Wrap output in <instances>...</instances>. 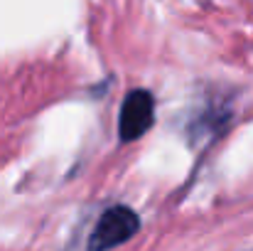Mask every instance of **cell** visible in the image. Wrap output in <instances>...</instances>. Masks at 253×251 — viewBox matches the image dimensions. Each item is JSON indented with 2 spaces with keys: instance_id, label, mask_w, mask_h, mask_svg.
Returning <instances> with one entry per match:
<instances>
[{
  "instance_id": "obj_1",
  "label": "cell",
  "mask_w": 253,
  "mask_h": 251,
  "mask_svg": "<svg viewBox=\"0 0 253 251\" xmlns=\"http://www.w3.org/2000/svg\"><path fill=\"white\" fill-rule=\"evenodd\" d=\"M140 229V217L133 207L128 204H111L101 212V217L96 219L86 251H113L121 244L130 242Z\"/></svg>"
},
{
  "instance_id": "obj_2",
  "label": "cell",
  "mask_w": 253,
  "mask_h": 251,
  "mask_svg": "<svg viewBox=\"0 0 253 251\" xmlns=\"http://www.w3.org/2000/svg\"><path fill=\"white\" fill-rule=\"evenodd\" d=\"M155 123V96L148 89H130L118 113V138L133 143L143 138Z\"/></svg>"
}]
</instances>
